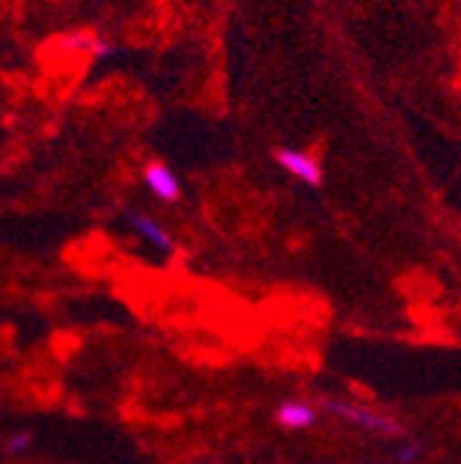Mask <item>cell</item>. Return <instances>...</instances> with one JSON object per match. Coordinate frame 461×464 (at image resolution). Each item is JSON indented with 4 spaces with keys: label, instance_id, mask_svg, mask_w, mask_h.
Wrapping results in <instances>:
<instances>
[{
    "label": "cell",
    "instance_id": "1",
    "mask_svg": "<svg viewBox=\"0 0 461 464\" xmlns=\"http://www.w3.org/2000/svg\"><path fill=\"white\" fill-rule=\"evenodd\" d=\"M323 406H326V410H329L331 415H337V418H342V420H349V423H354V426H360V429H365V431H373V434L395 437V434L403 431V426H400L395 418L381 415V412H373V410H365V406H360V403H349V401H326Z\"/></svg>",
    "mask_w": 461,
    "mask_h": 464
},
{
    "label": "cell",
    "instance_id": "4",
    "mask_svg": "<svg viewBox=\"0 0 461 464\" xmlns=\"http://www.w3.org/2000/svg\"><path fill=\"white\" fill-rule=\"evenodd\" d=\"M125 221L139 232V236L147 244H152L155 249H160V252H175V241H171V236H168V232L152 216H147L141 210H125Z\"/></svg>",
    "mask_w": 461,
    "mask_h": 464
},
{
    "label": "cell",
    "instance_id": "3",
    "mask_svg": "<svg viewBox=\"0 0 461 464\" xmlns=\"http://www.w3.org/2000/svg\"><path fill=\"white\" fill-rule=\"evenodd\" d=\"M144 186L160 202H168L171 205V202L180 199V180H178V174L171 171L166 163H149L144 169Z\"/></svg>",
    "mask_w": 461,
    "mask_h": 464
},
{
    "label": "cell",
    "instance_id": "6",
    "mask_svg": "<svg viewBox=\"0 0 461 464\" xmlns=\"http://www.w3.org/2000/svg\"><path fill=\"white\" fill-rule=\"evenodd\" d=\"M423 459V448L418 445V442H400V448H398V461L400 464H418Z\"/></svg>",
    "mask_w": 461,
    "mask_h": 464
},
{
    "label": "cell",
    "instance_id": "2",
    "mask_svg": "<svg viewBox=\"0 0 461 464\" xmlns=\"http://www.w3.org/2000/svg\"><path fill=\"white\" fill-rule=\"evenodd\" d=\"M276 163L287 171V174H293L296 180L307 183V186H321V178H323V171H321V163L304 152V150H293V147H282L276 150Z\"/></svg>",
    "mask_w": 461,
    "mask_h": 464
},
{
    "label": "cell",
    "instance_id": "5",
    "mask_svg": "<svg viewBox=\"0 0 461 464\" xmlns=\"http://www.w3.org/2000/svg\"><path fill=\"white\" fill-rule=\"evenodd\" d=\"M276 420H279L284 429H310V426L318 420V412L312 410L310 403H302V401H287V403H282V406H279Z\"/></svg>",
    "mask_w": 461,
    "mask_h": 464
},
{
    "label": "cell",
    "instance_id": "7",
    "mask_svg": "<svg viewBox=\"0 0 461 464\" xmlns=\"http://www.w3.org/2000/svg\"><path fill=\"white\" fill-rule=\"evenodd\" d=\"M6 448H9V453H14V456H17V453H25V450L31 448V434H28V431L14 434V437L9 440V445H6Z\"/></svg>",
    "mask_w": 461,
    "mask_h": 464
}]
</instances>
